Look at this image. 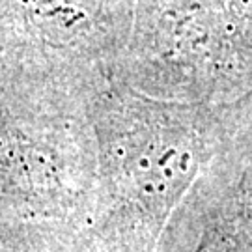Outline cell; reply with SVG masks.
I'll return each instance as SVG.
<instances>
[{
  "instance_id": "obj_1",
  "label": "cell",
  "mask_w": 252,
  "mask_h": 252,
  "mask_svg": "<svg viewBox=\"0 0 252 252\" xmlns=\"http://www.w3.org/2000/svg\"><path fill=\"white\" fill-rule=\"evenodd\" d=\"M230 107L148 97L114 79L88 103L95 178L82 237L88 252H157L202 172L228 148Z\"/></svg>"
},
{
  "instance_id": "obj_2",
  "label": "cell",
  "mask_w": 252,
  "mask_h": 252,
  "mask_svg": "<svg viewBox=\"0 0 252 252\" xmlns=\"http://www.w3.org/2000/svg\"><path fill=\"white\" fill-rule=\"evenodd\" d=\"M110 79L172 103H241L252 95V0H136Z\"/></svg>"
},
{
  "instance_id": "obj_3",
  "label": "cell",
  "mask_w": 252,
  "mask_h": 252,
  "mask_svg": "<svg viewBox=\"0 0 252 252\" xmlns=\"http://www.w3.org/2000/svg\"><path fill=\"white\" fill-rule=\"evenodd\" d=\"M157 252H252V172L230 148L190 187Z\"/></svg>"
}]
</instances>
